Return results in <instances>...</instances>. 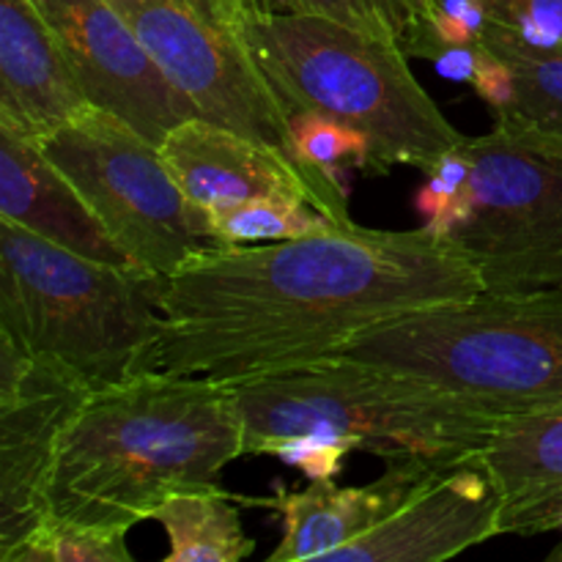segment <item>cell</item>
<instances>
[{
	"instance_id": "6da1fadb",
	"label": "cell",
	"mask_w": 562,
	"mask_h": 562,
	"mask_svg": "<svg viewBox=\"0 0 562 562\" xmlns=\"http://www.w3.org/2000/svg\"><path fill=\"white\" fill-rule=\"evenodd\" d=\"M477 294L475 269L428 225L212 245L157 280L162 327L143 371L239 384L329 360L384 318Z\"/></svg>"
},
{
	"instance_id": "7a4b0ae2",
	"label": "cell",
	"mask_w": 562,
	"mask_h": 562,
	"mask_svg": "<svg viewBox=\"0 0 562 562\" xmlns=\"http://www.w3.org/2000/svg\"><path fill=\"white\" fill-rule=\"evenodd\" d=\"M239 456L245 426L228 384L137 371L93 390L66 426L47 519L130 532L170 494L220 486Z\"/></svg>"
},
{
	"instance_id": "3957f363",
	"label": "cell",
	"mask_w": 562,
	"mask_h": 562,
	"mask_svg": "<svg viewBox=\"0 0 562 562\" xmlns=\"http://www.w3.org/2000/svg\"><path fill=\"white\" fill-rule=\"evenodd\" d=\"M241 27L289 113H318L371 143L366 176L423 173L464 135L409 69L401 44L318 14H245Z\"/></svg>"
},
{
	"instance_id": "277c9868",
	"label": "cell",
	"mask_w": 562,
	"mask_h": 562,
	"mask_svg": "<svg viewBox=\"0 0 562 562\" xmlns=\"http://www.w3.org/2000/svg\"><path fill=\"white\" fill-rule=\"evenodd\" d=\"M245 426V453L296 434L349 437L384 459L417 456L442 470L477 464L503 412L423 379L366 362L329 360L228 384Z\"/></svg>"
},
{
	"instance_id": "5b68a950",
	"label": "cell",
	"mask_w": 562,
	"mask_h": 562,
	"mask_svg": "<svg viewBox=\"0 0 562 562\" xmlns=\"http://www.w3.org/2000/svg\"><path fill=\"white\" fill-rule=\"evenodd\" d=\"M335 357L423 379L516 415L562 401V285L470 300L384 318Z\"/></svg>"
},
{
	"instance_id": "8992f818",
	"label": "cell",
	"mask_w": 562,
	"mask_h": 562,
	"mask_svg": "<svg viewBox=\"0 0 562 562\" xmlns=\"http://www.w3.org/2000/svg\"><path fill=\"white\" fill-rule=\"evenodd\" d=\"M157 280L0 220V335L93 387L124 382L146 366L162 327Z\"/></svg>"
},
{
	"instance_id": "52a82bcc",
	"label": "cell",
	"mask_w": 562,
	"mask_h": 562,
	"mask_svg": "<svg viewBox=\"0 0 562 562\" xmlns=\"http://www.w3.org/2000/svg\"><path fill=\"white\" fill-rule=\"evenodd\" d=\"M467 214L448 241L486 294L562 285V146L510 124L461 140Z\"/></svg>"
},
{
	"instance_id": "ba28073f",
	"label": "cell",
	"mask_w": 562,
	"mask_h": 562,
	"mask_svg": "<svg viewBox=\"0 0 562 562\" xmlns=\"http://www.w3.org/2000/svg\"><path fill=\"white\" fill-rule=\"evenodd\" d=\"M38 146L75 184L137 272L168 278L214 245L157 143L119 115L88 104Z\"/></svg>"
},
{
	"instance_id": "9c48e42d",
	"label": "cell",
	"mask_w": 562,
	"mask_h": 562,
	"mask_svg": "<svg viewBox=\"0 0 562 562\" xmlns=\"http://www.w3.org/2000/svg\"><path fill=\"white\" fill-rule=\"evenodd\" d=\"M110 3L126 16L165 77L201 119L231 126L311 168L296 154L291 113L247 42L236 0Z\"/></svg>"
},
{
	"instance_id": "30bf717a",
	"label": "cell",
	"mask_w": 562,
	"mask_h": 562,
	"mask_svg": "<svg viewBox=\"0 0 562 562\" xmlns=\"http://www.w3.org/2000/svg\"><path fill=\"white\" fill-rule=\"evenodd\" d=\"M93 384L0 335V560L47 519L55 453Z\"/></svg>"
},
{
	"instance_id": "8fae6325",
	"label": "cell",
	"mask_w": 562,
	"mask_h": 562,
	"mask_svg": "<svg viewBox=\"0 0 562 562\" xmlns=\"http://www.w3.org/2000/svg\"><path fill=\"white\" fill-rule=\"evenodd\" d=\"M33 3L58 36L66 60L93 108L119 115L157 146L173 126L201 119L110 0Z\"/></svg>"
},
{
	"instance_id": "7c38bea8",
	"label": "cell",
	"mask_w": 562,
	"mask_h": 562,
	"mask_svg": "<svg viewBox=\"0 0 562 562\" xmlns=\"http://www.w3.org/2000/svg\"><path fill=\"white\" fill-rule=\"evenodd\" d=\"M159 154L201 217L256 198H300L335 223H355L338 176L305 168L231 126L190 119L165 135Z\"/></svg>"
},
{
	"instance_id": "4fadbf2b",
	"label": "cell",
	"mask_w": 562,
	"mask_h": 562,
	"mask_svg": "<svg viewBox=\"0 0 562 562\" xmlns=\"http://www.w3.org/2000/svg\"><path fill=\"white\" fill-rule=\"evenodd\" d=\"M503 499L483 464L445 470L327 562H439L499 536Z\"/></svg>"
},
{
	"instance_id": "5bb4252c",
	"label": "cell",
	"mask_w": 562,
	"mask_h": 562,
	"mask_svg": "<svg viewBox=\"0 0 562 562\" xmlns=\"http://www.w3.org/2000/svg\"><path fill=\"white\" fill-rule=\"evenodd\" d=\"M445 472L417 456H393L387 472L368 486H338L333 481H311L307 488H285L274 483V497H239L236 503L269 508L283 521V538L269 562L329 560L338 549L366 536L387 519L417 486Z\"/></svg>"
},
{
	"instance_id": "9a60e30c",
	"label": "cell",
	"mask_w": 562,
	"mask_h": 562,
	"mask_svg": "<svg viewBox=\"0 0 562 562\" xmlns=\"http://www.w3.org/2000/svg\"><path fill=\"white\" fill-rule=\"evenodd\" d=\"M88 104L36 3L0 0V126L42 143Z\"/></svg>"
},
{
	"instance_id": "2e32d148",
	"label": "cell",
	"mask_w": 562,
	"mask_h": 562,
	"mask_svg": "<svg viewBox=\"0 0 562 562\" xmlns=\"http://www.w3.org/2000/svg\"><path fill=\"white\" fill-rule=\"evenodd\" d=\"M0 220L91 261L135 269L42 146L5 126H0Z\"/></svg>"
},
{
	"instance_id": "e0dca14e",
	"label": "cell",
	"mask_w": 562,
	"mask_h": 562,
	"mask_svg": "<svg viewBox=\"0 0 562 562\" xmlns=\"http://www.w3.org/2000/svg\"><path fill=\"white\" fill-rule=\"evenodd\" d=\"M481 464L503 499L499 536L562 530V401L505 415Z\"/></svg>"
},
{
	"instance_id": "ac0fdd59",
	"label": "cell",
	"mask_w": 562,
	"mask_h": 562,
	"mask_svg": "<svg viewBox=\"0 0 562 562\" xmlns=\"http://www.w3.org/2000/svg\"><path fill=\"white\" fill-rule=\"evenodd\" d=\"M151 519L168 536L165 562H241L256 552V541L241 527L234 494L220 486L170 494Z\"/></svg>"
},
{
	"instance_id": "d6986e66",
	"label": "cell",
	"mask_w": 562,
	"mask_h": 562,
	"mask_svg": "<svg viewBox=\"0 0 562 562\" xmlns=\"http://www.w3.org/2000/svg\"><path fill=\"white\" fill-rule=\"evenodd\" d=\"M481 44L514 71V99L494 121L562 146V49L532 47L494 20L483 27Z\"/></svg>"
},
{
	"instance_id": "ffe728a7",
	"label": "cell",
	"mask_w": 562,
	"mask_h": 562,
	"mask_svg": "<svg viewBox=\"0 0 562 562\" xmlns=\"http://www.w3.org/2000/svg\"><path fill=\"white\" fill-rule=\"evenodd\" d=\"M203 225L214 245L285 241L340 228V223L300 198H256L214 209L203 217Z\"/></svg>"
},
{
	"instance_id": "44dd1931",
	"label": "cell",
	"mask_w": 562,
	"mask_h": 562,
	"mask_svg": "<svg viewBox=\"0 0 562 562\" xmlns=\"http://www.w3.org/2000/svg\"><path fill=\"white\" fill-rule=\"evenodd\" d=\"M245 14H318L409 47L428 20V0H236Z\"/></svg>"
},
{
	"instance_id": "7402d4cb",
	"label": "cell",
	"mask_w": 562,
	"mask_h": 562,
	"mask_svg": "<svg viewBox=\"0 0 562 562\" xmlns=\"http://www.w3.org/2000/svg\"><path fill=\"white\" fill-rule=\"evenodd\" d=\"M124 530L44 519L5 562H132Z\"/></svg>"
},
{
	"instance_id": "603a6c76",
	"label": "cell",
	"mask_w": 562,
	"mask_h": 562,
	"mask_svg": "<svg viewBox=\"0 0 562 562\" xmlns=\"http://www.w3.org/2000/svg\"><path fill=\"white\" fill-rule=\"evenodd\" d=\"M291 130H294L296 154L311 168L338 176L340 165L351 162L357 170L368 173L371 143L362 132L318 113H291Z\"/></svg>"
},
{
	"instance_id": "cb8c5ba5",
	"label": "cell",
	"mask_w": 562,
	"mask_h": 562,
	"mask_svg": "<svg viewBox=\"0 0 562 562\" xmlns=\"http://www.w3.org/2000/svg\"><path fill=\"white\" fill-rule=\"evenodd\" d=\"M351 450H360L357 439L329 437V434H296V437L269 442L263 456H274V459L296 467L311 481H333L344 472V461Z\"/></svg>"
},
{
	"instance_id": "d4e9b609",
	"label": "cell",
	"mask_w": 562,
	"mask_h": 562,
	"mask_svg": "<svg viewBox=\"0 0 562 562\" xmlns=\"http://www.w3.org/2000/svg\"><path fill=\"white\" fill-rule=\"evenodd\" d=\"M488 20L541 49H562V0H483Z\"/></svg>"
},
{
	"instance_id": "484cf974",
	"label": "cell",
	"mask_w": 562,
	"mask_h": 562,
	"mask_svg": "<svg viewBox=\"0 0 562 562\" xmlns=\"http://www.w3.org/2000/svg\"><path fill=\"white\" fill-rule=\"evenodd\" d=\"M472 88L477 91V97L492 108V113H503L505 108L514 99V71L505 64L499 55H494L492 49H486L481 44V53H477V66L475 75H472Z\"/></svg>"
},
{
	"instance_id": "4316f807",
	"label": "cell",
	"mask_w": 562,
	"mask_h": 562,
	"mask_svg": "<svg viewBox=\"0 0 562 562\" xmlns=\"http://www.w3.org/2000/svg\"><path fill=\"white\" fill-rule=\"evenodd\" d=\"M477 53H481V44H475V47H467V44H461V47H442L434 55L431 64L448 80L472 82V75H475L477 66Z\"/></svg>"
},
{
	"instance_id": "83f0119b",
	"label": "cell",
	"mask_w": 562,
	"mask_h": 562,
	"mask_svg": "<svg viewBox=\"0 0 562 562\" xmlns=\"http://www.w3.org/2000/svg\"><path fill=\"white\" fill-rule=\"evenodd\" d=\"M547 560H549V562H562V541L558 543V547L552 549V552H549Z\"/></svg>"
}]
</instances>
